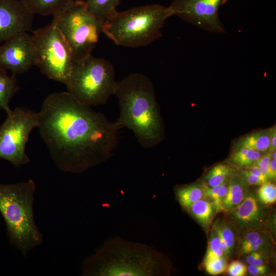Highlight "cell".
<instances>
[{
  "label": "cell",
  "instance_id": "1",
  "mask_svg": "<svg viewBox=\"0 0 276 276\" xmlns=\"http://www.w3.org/2000/svg\"><path fill=\"white\" fill-rule=\"evenodd\" d=\"M38 115L40 136L60 171L81 173L113 155L119 131L114 122L67 91L49 94Z\"/></svg>",
  "mask_w": 276,
  "mask_h": 276
},
{
  "label": "cell",
  "instance_id": "2",
  "mask_svg": "<svg viewBox=\"0 0 276 276\" xmlns=\"http://www.w3.org/2000/svg\"><path fill=\"white\" fill-rule=\"evenodd\" d=\"M172 263L153 246L111 237L85 259L83 276H163L172 271Z\"/></svg>",
  "mask_w": 276,
  "mask_h": 276
},
{
  "label": "cell",
  "instance_id": "3",
  "mask_svg": "<svg viewBox=\"0 0 276 276\" xmlns=\"http://www.w3.org/2000/svg\"><path fill=\"white\" fill-rule=\"evenodd\" d=\"M113 95L120 108L119 118L114 122L117 129L132 131L142 148L157 145L163 139V125L150 80L144 74L131 73L117 81Z\"/></svg>",
  "mask_w": 276,
  "mask_h": 276
},
{
  "label": "cell",
  "instance_id": "4",
  "mask_svg": "<svg viewBox=\"0 0 276 276\" xmlns=\"http://www.w3.org/2000/svg\"><path fill=\"white\" fill-rule=\"evenodd\" d=\"M36 189L32 179L0 184V212L6 223L9 241L25 257L43 241L34 219Z\"/></svg>",
  "mask_w": 276,
  "mask_h": 276
},
{
  "label": "cell",
  "instance_id": "5",
  "mask_svg": "<svg viewBox=\"0 0 276 276\" xmlns=\"http://www.w3.org/2000/svg\"><path fill=\"white\" fill-rule=\"evenodd\" d=\"M173 14L170 7L158 4L117 12L102 25V32L116 44L145 47L162 36L165 21Z\"/></svg>",
  "mask_w": 276,
  "mask_h": 276
},
{
  "label": "cell",
  "instance_id": "6",
  "mask_svg": "<svg viewBox=\"0 0 276 276\" xmlns=\"http://www.w3.org/2000/svg\"><path fill=\"white\" fill-rule=\"evenodd\" d=\"M117 81L112 65L91 54L75 61L65 84L67 91L87 105L105 104L113 95Z\"/></svg>",
  "mask_w": 276,
  "mask_h": 276
},
{
  "label": "cell",
  "instance_id": "7",
  "mask_svg": "<svg viewBox=\"0 0 276 276\" xmlns=\"http://www.w3.org/2000/svg\"><path fill=\"white\" fill-rule=\"evenodd\" d=\"M36 51L35 65L49 78L66 84L75 59L61 32L56 18L33 32Z\"/></svg>",
  "mask_w": 276,
  "mask_h": 276
},
{
  "label": "cell",
  "instance_id": "8",
  "mask_svg": "<svg viewBox=\"0 0 276 276\" xmlns=\"http://www.w3.org/2000/svg\"><path fill=\"white\" fill-rule=\"evenodd\" d=\"M53 16L57 20L75 61L91 54L102 32L103 22L88 10L84 1L76 0Z\"/></svg>",
  "mask_w": 276,
  "mask_h": 276
},
{
  "label": "cell",
  "instance_id": "9",
  "mask_svg": "<svg viewBox=\"0 0 276 276\" xmlns=\"http://www.w3.org/2000/svg\"><path fill=\"white\" fill-rule=\"evenodd\" d=\"M0 125V159L19 167L30 162L26 152L31 131L38 127V112L25 107H16L7 113Z\"/></svg>",
  "mask_w": 276,
  "mask_h": 276
},
{
  "label": "cell",
  "instance_id": "10",
  "mask_svg": "<svg viewBox=\"0 0 276 276\" xmlns=\"http://www.w3.org/2000/svg\"><path fill=\"white\" fill-rule=\"evenodd\" d=\"M228 0H173L169 6L173 15L205 31L224 33L219 15L220 8Z\"/></svg>",
  "mask_w": 276,
  "mask_h": 276
},
{
  "label": "cell",
  "instance_id": "11",
  "mask_svg": "<svg viewBox=\"0 0 276 276\" xmlns=\"http://www.w3.org/2000/svg\"><path fill=\"white\" fill-rule=\"evenodd\" d=\"M36 63V51L32 35L23 32L0 45V67L12 74L28 72Z\"/></svg>",
  "mask_w": 276,
  "mask_h": 276
},
{
  "label": "cell",
  "instance_id": "12",
  "mask_svg": "<svg viewBox=\"0 0 276 276\" xmlns=\"http://www.w3.org/2000/svg\"><path fill=\"white\" fill-rule=\"evenodd\" d=\"M264 204L254 192L249 190L244 199L237 206L227 212L229 222L240 234L252 230H264L269 217Z\"/></svg>",
  "mask_w": 276,
  "mask_h": 276
},
{
  "label": "cell",
  "instance_id": "13",
  "mask_svg": "<svg viewBox=\"0 0 276 276\" xmlns=\"http://www.w3.org/2000/svg\"><path fill=\"white\" fill-rule=\"evenodd\" d=\"M33 17L20 0H0V42L30 30Z\"/></svg>",
  "mask_w": 276,
  "mask_h": 276
},
{
  "label": "cell",
  "instance_id": "14",
  "mask_svg": "<svg viewBox=\"0 0 276 276\" xmlns=\"http://www.w3.org/2000/svg\"><path fill=\"white\" fill-rule=\"evenodd\" d=\"M249 187L236 173L228 182L227 191L222 201V211L227 213L241 203L246 196Z\"/></svg>",
  "mask_w": 276,
  "mask_h": 276
},
{
  "label": "cell",
  "instance_id": "15",
  "mask_svg": "<svg viewBox=\"0 0 276 276\" xmlns=\"http://www.w3.org/2000/svg\"><path fill=\"white\" fill-rule=\"evenodd\" d=\"M33 15L43 16L56 14L76 0H20Z\"/></svg>",
  "mask_w": 276,
  "mask_h": 276
},
{
  "label": "cell",
  "instance_id": "16",
  "mask_svg": "<svg viewBox=\"0 0 276 276\" xmlns=\"http://www.w3.org/2000/svg\"><path fill=\"white\" fill-rule=\"evenodd\" d=\"M186 211L205 231L210 228L217 213L212 201L205 197L195 202Z\"/></svg>",
  "mask_w": 276,
  "mask_h": 276
},
{
  "label": "cell",
  "instance_id": "17",
  "mask_svg": "<svg viewBox=\"0 0 276 276\" xmlns=\"http://www.w3.org/2000/svg\"><path fill=\"white\" fill-rule=\"evenodd\" d=\"M271 128L257 130L240 138L235 143V149L246 148L265 153L270 144Z\"/></svg>",
  "mask_w": 276,
  "mask_h": 276
},
{
  "label": "cell",
  "instance_id": "18",
  "mask_svg": "<svg viewBox=\"0 0 276 276\" xmlns=\"http://www.w3.org/2000/svg\"><path fill=\"white\" fill-rule=\"evenodd\" d=\"M174 192L180 206L187 210L195 202L205 197V187L202 182L178 186Z\"/></svg>",
  "mask_w": 276,
  "mask_h": 276
},
{
  "label": "cell",
  "instance_id": "19",
  "mask_svg": "<svg viewBox=\"0 0 276 276\" xmlns=\"http://www.w3.org/2000/svg\"><path fill=\"white\" fill-rule=\"evenodd\" d=\"M236 167L226 163L218 164L211 168L202 179L208 187H213L228 182L236 174Z\"/></svg>",
  "mask_w": 276,
  "mask_h": 276
},
{
  "label": "cell",
  "instance_id": "20",
  "mask_svg": "<svg viewBox=\"0 0 276 276\" xmlns=\"http://www.w3.org/2000/svg\"><path fill=\"white\" fill-rule=\"evenodd\" d=\"M18 90L15 75L9 76L6 70L0 67V110L6 113L11 110L9 102Z\"/></svg>",
  "mask_w": 276,
  "mask_h": 276
},
{
  "label": "cell",
  "instance_id": "21",
  "mask_svg": "<svg viewBox=\"0 0 276 276\" xmlns=\"http://www.w3.org/2000/svg\"><path fill=\"white\" fill-rule=\"evenodd\" d=\"M121 0H84L88 10L103 23L114 15Z\"/></svg>",
  "mask_w": 276,
  "mask_h": 276
},
{
  "label": "cell",
  "instance_id": "22",
  "mask_svg": "<svg viewBox=\"0 0 276 276\" xmlns=\"http://www.w3.org/2000/svg\"><path fill=\"white\" fill-rule=\"evenodd\" d=\"M264 153L246 148L235 149L231 154L228 163L239 169L248 168L253 166Z\"/></svg>",
  "mask_w": 276,
  "mask_h": 276
},
{
  "label": "cell",
  "instance_id": "23",
  "mask_svg": "<svg viewBox=\"0 0 276 276\" xmlns=\"http://www.w3.org/2000/svg\"><path fill=\"white\" fill-rule=\"evenodd\" d=\"M228 248L231 256L236 251L240 233L237 228L228 221H216Z\"/></svg>",
  "mask_w": 276,
  "mask_h": 276
},
{
  "label": "cell",
  "instance_id": "24",
  "mask_svg": "<svg viewBox=\"0 0 276 276\" xmlns=\"http://www.w3.org/2000/svg\"><path fill=\"white\" fill-rule=\"evenodd\" d=\"M228 182L213 187H208L203 184L205 197L212 201L217 213L222 211V201L227 191Z\"/></svg>",
  "mask_w": 276,
  "mask_h": 276
},
{
  "label": "cell",
  "instance_id": "25",
  "mask_svg": "<svg viewBox=\"0 0 276 276\" xmlns=\"http://www.w3.org/2000/svg\"><path fill=\"white\" fill-rule=\"evenodd\" d=\"M272 242L273 240L270 234L266 233L236 251L238 255L243 256L253 251L270 249Z\"/></svg>",
  "mask_w": 276,
  "mask_h": 276
},
{
  "label": "cell",
  "instance_id": "26",
  "mask_svg": "<svg viewBox=\"0 0 276 276\" xmlns=\"http://www.w3.org/2000/svg\"><path fill=\"white\" fill-rule=\"evenodd\" d=\"M222 256L224 255L221 249L218 233L213 224L211 230L208 246L204 261Z\"/></svg>",
  "mask_w": 276,
  "mask_h": 276
},
{
  "label": "cell",
  "instance_id": "27",
  "mask_svg": "<svg viewBox=\"0 0 276 276\" xmlns=\"http://www.w3.org/2000/svg\"><path fill=\"white\" fill-rule=\"evenodd\" d=\"M257 196L263 204H271L276 201V187L275 184L268 181L259 188Z\"/></svg>",
  "mask_w": 276,
  "mask_h": 276
},
{
  "label": "cell",
  "instance_id": "28",
  "mask_svg": "<svg viewBox=\"0 0 276 276\" xmlns=\"http://www.w3.org/2000/svg\"><path fill=\"white\" fill-rule=\"evenodd\" d=\"M227 258L222 256L204 261L206 271L211 275H217L222 273L226 269Z\"/></svg>",
  "mask_w": 276,
  "mask_h": 276
},
{
  "label": "cell",
  "instance_id": "29",
  "mask_svg": "<svg viewBox=\"0 0 276 276\" xmlns=\"http://www.w3.org/2000/svg\"><path fill=\"white\" fill-rule=\"evenodd\" d=\"M270 249L251 252L243 256H245V262L248 264L261 265L265 264L269 257Z\"/></svg>",
  "mask_w": 276,
  "mask_h": 276
},
{
  "label": "cell",
  "instance_id": "30",
  "mask_svg": "<svg viewBox=\"0 0 276 276\" xmlns=\"http://www.w3.org/2000/svg\"><path fill=\"white\" fill-rule=\"evenodd\" d=\"M237 174L249 187L260 186L268 181H266L251 173L246 168L240 169Z\"/></svg>",
  "mask_w": 276,
  "mask_h": 276
},
{
  "label": "cell",
  "instance_id": "31",
  "mask_svg": "<svg viewBox=\"0 0 276 276\" xmlns=\"http://www.w3.org/2000/svg\"><path fill=\"white\" fill-rule=\"evenodd\" d=\"M227 273L231 276H243L247 272L246 266L241 261H232L227 266Z\"/></svg>",
  "mask_w": 276,
  "mask_h": 276
},
{
  "label": "cell",
  "instance_id": "32",
  "mask_svg": "<svg viewBox=\"0 0 276 276\" xmlns=\"http://www.w3.org/2000/svg\"><path fill=\"white\" fill-rule=\"evenodd\" d=\"M271 159L270 153L269 152H267V153H265L254 165L259 168L262 173L267 177V178L268 170Z\"/></svg>",
  "mask_w": 276,
  "mask_h": 276
},
{
  "label": "cell",
  "instance_id": "33",
  "mask_svg": "<svg viewBox=\"0 0 276 276\" xmlns=\"http://www.w3.org/2000/svg\"><path fill=\"white\" fill-rule=\"evenodd\" d=\"M247 272L251 275H259L266 274L269 271L268 266L265 264L252 265L248 264L246 267Z\"/></svg>",
  "mask_w": 276,
  "mask_h": 276
},
{
  "label": "cell",
  "instance_id": "34",
  "mask_svg": "<svg viewBox=\"0 0 276 276\" xmlns=\"http://www.w3.org/2000/svg\"><path fill=\"white\" fill-rule=\"evenodd\" d=\"M267 178L269 181H275L276 179V159L271 158L268 170Z\"/></svg>",
  "mask_w": 276,
  "mask_h": 276
},
{
  "label": "cell",
  "instance_id": "35",
  "mask_svg": "<svg viewBox=\"0 0 276 276\" xmlns=\"http://www.w3.org/2000/svg\"><path fill=\"white\" fill-rule=\"evenodd\" d=\"M276 150V127L275 125L271 128L270 144L268 152Z\"/></svg>",
  "mask_w": 276,
  "mask_h": 276
}]
</instances>
